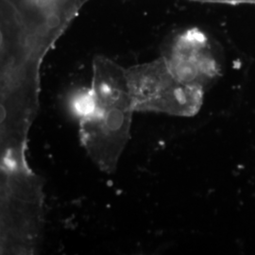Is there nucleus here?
<instances>
[{
	"instance_id": "7ed1b4c3",
	"label": "nucleus",
	"mask_w": 255,
	"mask_h": 255,
	"mask_svg": "<svg viewBox=\"0 0 255 255\" xmlns=\"http://www.w3.org/2000/svg\"><path fill=\"white\" fill-rule=\"evenodd\" d=\"M202 3H214V4H226V5H255V0H191Z\"/></svg>"
},
{
	"instance_id": "f257e3e1",
	"label": "nucleus",
	"mask_w": 255,
	"mask_h": 255,
	"mask_svg": "<svg viewBox=\"0 0 255 255\" xmlns=\"http://www.w3.org/2000/svg\"><path fill=\"white\" fill-rule=\"evenodd\" d=\"M88 0H1L4 43L41 50L60 36Z\"/></svg>"
},
{
	"instance_id": "f03ea898",
	"label": "nucleus",
	"mask_w": 255,
	"mask_h": 255,
	"mask_svg": "<svg viewBox=\"0 0 255 255\" xmlns=\"http://www.w3.org/2000/svg\"><path fill=\"white\" fill-rule=\"evenodd\" d=\"M163 59L177 80L203 90L222 71V56L215 41L196 27L174 35Z\"/></svg>"
}]
</instances>
